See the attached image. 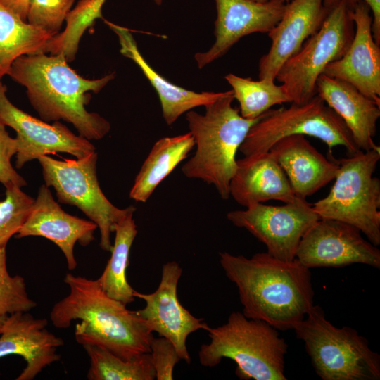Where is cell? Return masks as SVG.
Masks as SVG:
<instances>
[{
  "mask_svg": "<svg viewBox=\"0 0 380 380\" xmlns=\"http://www.w3.org/2000/svg\"><path fill=\"white\" fill-rule=\"evenodd\" d=\"M0 120V182L6 186L13 183L20 187L27 185L26 181L13 168L11 159L16 154L18 141L11 137Z\"/></svg>",
  "mask_w": 380,
  "mask_h": 380,
  "instance_id": "obj_33",
  "label": "cell"
},
{
  "mask_svg": "<svg viewBox=\"0 0 380 380\" xmlns=\"http://www.w3.org/2000/svg\"><path fill=\"white\" fill-rule=\"evenodd\" d=\"M252 1H256V2H260V3H265V2H268V1H272V0H252ZM281 1H283L286 4H288L291 0H281Z\"/></svg>",
  "mask_w": 380,
  "mask_h": 380,
  "instance_id": "obj_37",
  "label": "cell"
},
{
  "mask_svg": "<svg viewBox=\"0 0 380 380\" xmlns=\"http://www.w3.org/2000/svg\"><path fill=\"white\" fill-rule=\"evenodd\" d=\"M224 79L232 87L234 99L239 103L240 114L246 119H255L271 107L291 101L283 87L275 81L239 77L229 73Z\"/></svg>",
  "mask_w": 380,
  "mask_h": 380,
  "instance_id": "obj_28",
  "label": "cell"
},
{
  "mask_svg": "<svg viewBox=\"0 0 380 380\" xmlns=\"http://www.w3.org/2000/svg\"><path fill=\"white\" fill-rule=\"evenodd\" d=\"M0 2L14 12L21 19L27 21L31 0H0Z\"/></svg>",
  "mask_w": 380,
  "mask_h": 380,
  "instance_id": "obj_35",
  "label": "cell"
},
{
  "mask_svg": "<svg viewBox=\"0 0 380 380\" xmlns=\"http://www.w3.org/2000/svg\"><path fill=\"white\" fill-rule=\"evenodd\" d=\"M227 218L264 243L270 255L292 261L303 236L320 217L305 198L296 196L282 205L252 204L227 213Z\"/></svg>",
  "mask_w": 380,
  "mask_h": 380,
  "instance_id": "obj_11",
  "label": "cell"
},
{
  "mask_svg": "<svg viewBox=\"0 0 380 380\" xmlns=\"http://www.w3.org/2000/svg\"><path fill=\"white\" fill-rule=\"evenodd\" d=\"M268 152L284 170L295 195L305 199L334 179L339 167L338 160L325 157L304 135L284 137Z\"/></svg>",
  "mask_w": 380,
  "mask_h": 380,
  "instance_id": "obj_20",
  "label": "cell"
},
{
  "mask_svg": "<svg viewBox=\"0 0 380 380\" xmlns=\"http://www.w3.org/2000/svg\"><path fill=\"white\" fill-rule=\"evenodd\" d=\"M64 282L69 293L50 312L56 328L67 329L80 320L75 328L77 343L99 346L123 360L150 352L153 332L135 310L109 297L97 279L67 273Z\"/></svg>",
  "mask_w": 380,
  "mask_h": 380,
  "instance_id": "obj_2",
  "label": "cell"
},
{
  "mask_svg": "<svg viewBox=\"0 0 380 380\" xmlns=\"http://www.w3.org/2000/svg\"><path fill=\"white\" fill-rule=\"evenodd\" d=\"M316 94L343 120L360 150L366 151L379 146L373 139L380 105L352 84L324 74L317 80Z\"/></svg>",
  "mask_w": 380,
  "mask_h": 380,
  "instance_id": "obj_21",
  "label": "cell"
},
{
  "mask_svg": "<svg viewBox=\"0 0 380 380\" xmlns=\"http://www.w3.org/2000/svg\"><path fill=\"white\" fill-rule=\"evenodd\" d=\"M182 274V268L177 262H167L162 267L160 281L154 292L143 293L134 290L133 295L146 303L144 308L135 312L149 330L169 340L180 359L189 364L191 357L186 347L188 336L198 330L208 331L210 327L180 303L177 285Z\"/></svg>",
  "mask_w": 380,
  "mask_h": 380,
  "instance_id": "obj_13",
  "label": "cell"
},
{
  "mask_svg": "<svg viewBox=\"0 0 380 380\" xmlns=\"http://www.w3.org/2000/svg\"><path fill=\"white\" fill-rule=\"evenodd\" d=\"M195 146L190 132L158 139L137 175L130 198L145 203L156 187L176 168Z\"/></svg>",
  "mask_w": 380,
  "mask_h": 380,
  "instance_id": "obj_24",
  "label": "cell"
},
{
  "mask_svg": "<svg viewBox=\"0 0 380 380\" xmlns=\"http://www.w3.org/2000/svg\"><path fill=\"white\" fill-rule=\"evenodd\" d=\"M96 151L80 159L56 160L47 155L37 158L46 185L56 190L58 202L75 205L94 222L100 232V247L111 251L115 224L127 208L115 206L103 193L98 181Z\"/></svg>",
  "mask_w": 380,
  "mask_h": 380,
  "instance_id": "obj_10",
  "label": "cell"
},
{
  "mask_svg": "<svg viewBox=\"0 0 380 380\" xmlns=\"http://www.w3.org/2000/svg\"><path fill=\"white\" fill-rule=\"evenodd\" d=\"M207 331L210 341L198 351L202 366L214 367L228 358L235 362V374L241 380H286L288 344L267 322L233 312L226 323Z\"/></svg>",
  "mask_w": 380,
  "mask_h": 380,
  "instance_id": "obj_5",
  "label": "cell"
},
{
  "mask_svg": "<svg viewBox=\"0 0 380 380\" xmlns=\"http://www.w3.org/2000/svg\"><path fill=\"white\" fill-rule=\"evenodd\" d=\"M232 89L205 106L204 114L187 112L186 119L195 146L194 154L182 168L188 178L213 185L222 199L229 198V182L236 169V155L250 128L263 115L246 119L232 107Z\"/></svg>",
  "mask_w": 380,
  "mask_h": 380,
  "instance_id": "obj_4",
  "label": "cell"
},
{
  "mask_svg": "<svg viewBox=\"0 0 380 380\" xmlns=\"http://www.w3.org/2000/svg\"><path fill=\"white\" fill-rule=\"evenodd\" d=\"M89 360V380H153L156 372L149 353L123 360L110 351L91 344L82 345Z\"/></svg>",
  "mask_w": 380,
  "mask_h": 380,
  "instance_id": "obj_27",
  "label": "cell"
},
{
  "mask_svg": "<svg viewBox=\"0 0 380 380\" xmlns=\"http://www.w3.org/2000/svg\"><path fill=\"white\" fill-rule=\"evenodd\" d=\"M55 36L23 20L0 2V80L20 56L45 53Z\"/></svg>",
  "mask_w": 380,
  "mask_h": 380,
  "instance_id": "obj_26",
  "label": "cell"
},
{
  "mask_svg": "<svg viewBox=\"0 0 380 380\" xmlns=\"http://www.w3.org/2000/svg\"><path fill=\"white\" fill-rule=\"evenodd\" d=\"M28 296L23 277H11L6 267V247H0V316L27 312L37 306Z\"/></svg>",
  "mask_w": 380,
  "mask_h": 380,
  "instance_id": "obj_30",
  "label": "cell"
},
{
  "mask_svg": "<svg viewBox=\"0 0 380 380\" xmlns=\"http://www.w3.org/2000/svg\"><path fill=\"white\" fill-rule=\"evenodd\" d=\"M7 316H0V332L4 320Z\"/></svg>",
  "mask_w": 380,
  "mask_h": 380,
  "instance_id": "obj_38",
  "label": "cell"
},
{
  "mask_svg": "<svg viewBox=\"0 0 380 380\" xmlns=\"http://www.w3.org/2000/svg\"><path fill=\"white\" fill-rule=\"evenodd\" d=\"M338 1V0H324V4L327 8L331 9Z\"/></svg>",
  "mask_w": 380,
  "mask_h": 380,
  "instance_id": "obj_36",
  "label": "cell"
},
{
  "mask_svg": "<svg viewBox=\"0 0 380 380\" xmlns=\"http://www.w3.org/2000/svg\"><path fill=\"white\" fill-rule=\"evenodd\" d=\"M331 9L324 0H291L286 4L280 20L267 33L272 43L260 59L259 79L275 81L284 63L321 27Z\"/></svg>",
  "mask_w": 380,
  "mask_h": 380,
  "instance_id": "obj_17",
  "label": "cell"
},
{
  "mask_svg": "<svg viewBox=\"0 0 380 380\" xmlns=\"http://www.w3.org/2000/svg\"><path fill=\"white\" fill-rule=\"evenodd\" d=\"M156 4L158 5H160L162 4L163 0H154Z\"/></svg>",
  "mask_w": 380,
  "mask_h": 380,
  "instance_id": "obj_39",
  "label": "cell"
},
{
  "mask_svg": "<svg viewBox=\"0 0 380 380\" xmlns=\"http://www.w3.org/2000/svg\"><path fill=\"white\" fill-rule=\"evenodd\" d=\"M73 3L74 0H31L27 22L56 35Z\"/></svg>",
  "mask_w": 380,
  "mask_h": 380,
  "instance_id": "obj_31",
  "label": "cell"
},
{
  "mask_svg": "<svg viewBox=\"0 0 380 380\" xmlns=\"http://www.w3.org/2000/svg\"><path fill=\"white\" fill-rule=\"evenodd\" d=\"M47 324L46 319L34 318L28 312L6 317L0 332V358L16 355L26 362L16 380H32L45 367L60 360L57 350L64 341L48 330Z\"/></svg>",
  "mask_w": 380,
  "mask_h": 380,
  "instance_id": "obj_19",
  "label": "cell"
},
{
  "mask_svg": "<svg viewBox=\"0 0 380 380\" xmlns=\"http://www.w3.org/2000/svg\"><path fill=\"white\" fill-rule=\"evenodd\" d=\"M136 208L127 207L126 212L115 224V233L111 256L101 275L97 279L101 289L110 298L127 305L134 301V289L127 279L130 249L137 234L133 218Z\"/></svg>",
  "mask_w": 380,
  "mask_h": 380,
  "instance_id": "obj_25",
  "label": "cell"
},
{
  "mask_svg": "<svg viewBox=\"0 0 380 380\" xmlns=\"http://www.w3.org/2000/svg\"><path fill=\"white\" fill-rule=\"evenodd\" d=\"M63 53L26 55L17 58L8 74L26 89L28 99L46 122L61 120L71 123L88 140H99L110 129V122L96 113L88 112L91 91L99 92L113 74L88 80L78 75Z\"/></svg>",
  "mask_w": 380,
  "mask_h": 380,
  "instance_id": "obj_3",
  "label": "cell"
},
{
  "mask_svg": "<svg viewBox=\"0 0 380 380\" xmlns=\"http://www.w3.org/2000/svg\"><path fill=\"white\" fill-rule=\"evenodd\" d=\"M353 10L345 0H338L321 27L279 68L275 81L281 83L291 103H304L314 97L325 67L346 53L355 33Z\"/></svg>",
  "mask_w": 380,
  "mask_h": 380,
  "instance_id": "obj_9",
  "label": "cell"
},
{
  "mask_svg": "<svg viewBox=\"0 0 380 380\" xmlns=\"http://www.w3.org/2000/svg\"><path fill=\"white\" fill-rule=\"evenodd\" d=\"M229 196L246 208L270 200L286 203L296 198L286 174L269 152L236 160Z\"/></svg>",
  "mask_w": 380,
  "mask_h": 380,
  "instance_id": "obj_22",
  "label": "cell"
},
{
  "mask_svg": "<svg viewBox=\"0 0 380 380\" xmlns=\"http://www.w3.org/2000/svg\"><path fill=\"white\" fill-rule=\"evenodd\" d=\"M5 187L6 198L0 201V247H6L9 239L18 233L34 201L15 184Z\"/></svg>",
  "mask_w": 380,
  "mask_h": 380,
  "instance_id": "obj_29",
  "label": "cell"
},
{
  "mask_svg": "<svg viewBox=\"0 0 380 380\" xmlns=\"http://www.w3.org/2000/svg\"><path fill=\"white\" fill-rule=\"evenodd\" d=\"M105 22L118 36L120 53L132 59L140 68L156 91L160 101L163 117L168 125L173 124L184 113L198 106H205L224 94V91L198 93L170 82L147 63L127 29L107 20Z\"/></svg>",
  "mask_w": 380,
  "mask_h": 380,
  "instance_id": "obj_23",
  "label": "cell"
},
{
  "mask_svg": "<svg viewBox=\"0 0 380 380\" xmlns=\"http://www.w3.org/2000/svg\"><path fill=\"white\" fill-rule=\"evenodd\" d=\"M97 225L65 212L53 199L46 184L39 189L30 213L18 233L16 238L30 236H42L54 243L63 252L70 270L77 265L74 255L77 242L83 246L94 239Z\"/></svg>",
  "mask_w": 380,
  "mask_h": 380,
  "instance_id": "obj_18",
  "label": "cell"
},
{
  "mask_svg": "<svg viewBox=\"0 0 380 380\" xmlns=\"http://www.w3.org/2000/svg\"><path fill=\"white\" fill-rule=\"evenodd\" d=\"M215 1V41L208 51L195 54L199 68L224 56L241 38L255 32L268 33L280 20L286 5L281 0L265 3L252 0Z\"/></svg>",
  "mask_w": 380,
  "mask_h": 380,
  "instance_id": "obj_15",
  "label": "cell"
},
{
  "mask_svg": "<svg viewBox=\"0 0 380 380\" xmlns=\"http://www.w3.org/2000/svg\"><path fill=\"white\" fill-rule=\"evenodd\" d=\"M296 134L322 141L331 156L337 146L348 155L360 150L343 120L316 94L304 103L266 111L250 128L239 151L244 156L268 152L277 141Z\"/></svg>",
  "mask_w": 380,
  "mask_h": 380,
  "instance_id": "obj_8",
  "label": "cell"
},
{
  "mask_svg": "<svg viewBox=\"0 0 380 380\" xmlns=\"http://www.w3.org/2000/svg\"><path fill=\"white\" fill-rule=\"evenodd\" d=\"M6 91V86L0 80V120L17 134L16 168L50 153H67L80 159L96 151L89 140L75 134L61 122L49 125L17 108Z\"/></svg>",
  "mask_w": 380,
  "mask_h": 380,
  "instance_id": "obj_14",
  "label": "cell"
},
{
  "mask_svg": "<svg viewBox=\"0 0 380 380\" xmlns=\"http://www.w3.org/2000/svg\"><path fill=\"white\" fill-rule=\"evenodd\" d=\"M353 41L346 53L329 63L322 74L343 80L380 105V48L372 35L369 6L358 1L353 8Z\"/></svg>",
  "mask_w": 380,
  "mask_h": 380,
  "instance_id": "obj_16",
  "label": "cell"
},
{
  "mask_svg": "<svg viewBox=\"0 0 380 380\" xmlns=\"http://www.w3.org/2000/svg\"><path fill=\"white\" fill-rule=\"evenodd\" d=\"M346 3L354 8L355 4L362 1L369 7L372 15V35L377 44H380V0H345Z\"/></svg>",
  "mask_w": 380,
  "mask_h": 380,
  "instance_id": "obj_34",
  "label": "cell"
},
{
  "mask_svg": "<svg viewBox=\"0 0 380 380\" xmlns=\"http://www.w3.org/2000/svg\"><path fill=\"white\" fill-rule=\"evenodd\" d=\"M293 329L322 380L380 379V355L368 340L354 328L332 324L321 306L313 305Z\"/></svg>",
  "mask_w": 380,
  "mask_h": 380,
  "instance_id": "obj_6",
  "label": "cell"
},
{
  "mask_svg": "<svg viewBox=\"0 0 380 380\" xmlns=\"http://www.w3.org/2000/svg\"><path fill=\"white\" fill-rule=\"evenodd\" d=\"M227 277L238 289L243 314L265 321L277 330L293 329L314 305L309 268L296 258L284 261L267 252L248 258L219 253Z\"/></svg>",
  "mask_w": 380,
  "mask_h": 380,
  "instance_id": "obj_1",
  "label": "cell"
},
{
  "mask_svg": "<svg viewBox=\"0 0 380 380\" xmlns=\"http://www.w3.org/2000/svg\"><path fill=\"white\" fill-rule=\"evenodd\" d=\"M149 353L156 372V379L157 380L173 379L175 366L181 359L172 343L164 337H153L151 343Z\"/></svg>",
  "mask_w": 380,
  "mask_h": 380,
  "instance_id": "obj_32",
  "label": "cell"
},
{
  "mask_svg": "<svg viewBox=\"0 0 380 380\" xmlns=\"http://www.w3.org/2000/svg\"><path fill=\"white\" fill-rule=\"evenodd\" d=\"M357 227L319 218L303 236L296 258L305 267H342L364 264L380 268V250L365 239Z\"/></svg>",
  "mask_w": 380,
  "mask_h": 380,
  "instance_id": "obj_12",
  "label": "cell"
},
{
  "mask_svg": "<svg viewBox=\"0 0 380 380\" xmlns=\"http://www.w3.org/2000/svg\"><path fill=\"white\" fill-rule=\"evenodd\" d=\"M379 159L378 146L338 160L329 193L312 205L320 218L357 227L376 246L380 245V180L373 174Z\"/></svg>",
  "mask_w": 380,
  "mask_h": 380,
  "instance_id": "obj_7",
  "label": "cell"
}]
</instances>
